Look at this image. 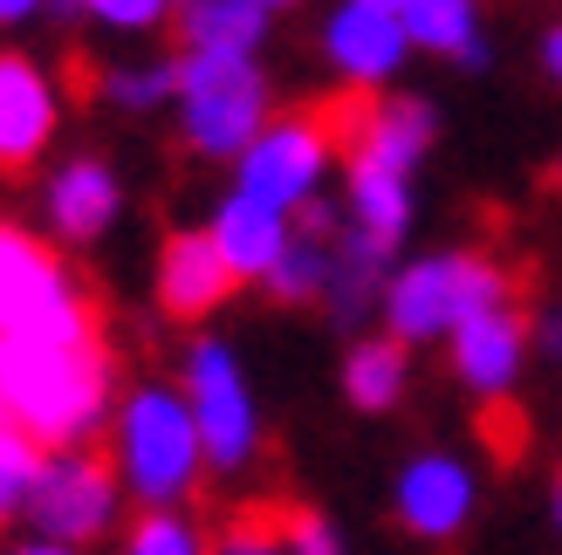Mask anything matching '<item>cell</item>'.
Masks as SVG:
<instances>
[{"label": "cell", "instance_id": "83f0119b", "mask_svg": "<svg viewBox=\"0 0 562 555\" xmlns=\"http://www.w3.org/2000/svg\"><path fill=\"white\" fill-rule=\"evenodd\" d=\"M42 0H0V21H21V14H35Z\"/></svg>", "mask_w": 562, "mask_h": 555}, {"label": "cell", "instance_id": "44dd1931", "mask_svg": "<svg viewBox=\"0 0 562 555\" xmlns=\"http://www.w3.org/2000/svg\"><path fill=\"white\" fill-rule=\"evenodd\" d=\"M398 21H405V42H426V48H446V55L473 48V0H412Z\"/></svg>", "mask_w": 562, "mask_h": 555}, {"label": "cell", "instance_id": "d4e9b609", "mask_svg": "<svg viewBox=\"0 0 562 555\" xmlns=\"http://www.w3.org/2000/svg\"><path fill=\"white\" fill-rule=\"evenodd\" d=\"M131 555H200V548H192V535L179 529L172 514H158V508H151V514L131 529Z\"/></svg>", "mask_w": 562, "mask_h": 555}, {"label": "cell", "instance_id": "cb8c5ba5", "mask_svg": "<svg viewBox=\"0 0 562 555\" xmlns=\"http://www.w3.org/2000/svg\"><path fill=\"white\" fill-rule=\"evenodd\" d=\"M323 268H329V261H323V247H316V240H302V247H289V254L274 261L268 282H274V295H281V302H302V295H316Z\"/></svg>", "mask_w": 562, "mask_h": 555}, {"label": "cell", "instance_id": "2e32d148", "mask_svg": "<svg viewBox=\"0 0 562 555\" xmlns=\"http://www.w3.org/2000/svg\"><path fill=\"white\" fill-rule=\"evenodd\" d=\"M350 200L363 213V247L384 254V247L405 234V179L384 172V165H371V158H357L350 165Z\"/></svg>", "mask_w": 562, "mask_h": 555}, {"label": "cell", "instance_id": "603a6c76", "mask_svg": "<svg viewBox=\"0 0 562 555\" xmlns=\"http://www.w3.org/2000/svg\"><path fill=\"white\" fill-rule=\"evenodd\" d=\"M481 439H487V453H494L501 466H515V460L528 453V419H521V405L487 398V405H481Z\"/></svg>", "mask_w": 562, "mask_h": 555}, {"label": "cell", "instance_id": "277c9868", "mask_svg": "<svg viewBox=\"0 0 562 555\" xmlns=\"http://www.w3.org/2000/svg\"><path fill=\"white\" fill-rule=\"evenodd\" d=\"M323 158H336L329 137H323V117H316V110H302V117L274 124L268 137H255V145H247V158H240V200L281 213L289 200H302V192L316 185Z\"/></svg>", "mask_w": 562, "mask_h": 555}, {"label": "cell", "instance_id": "8992f818", "mask_svg": "<svg viewBox=\"0 0 562 555\" xmlns=\"http://www.w3.org/2000/svg\"><path fill=\"white\" fill-rule=\"evenodd\" d=\"M192 426H200V453L220 466H240L255 446V411H247L240 371L220 343L192 350Z\"/></svg>", "mask_w": 562, "mask_h": 555}, {"label": "cell", "instance_id": "f1b7e54d", "mask_svg": "<svg viewBox=\"0 0 562 555\" xmlns=\"http://www.w3.org/2000/svg\"><path fill=\"white\" fill-rule=\"evenodd\" d=\"M549 76L562 82V27H555V35H549Z\"/></svg>", "mask_w": 562, "mask_h": 555}, {"label": "cell", "instance_id": "d6a6232c", "mask_svg": "<svg viewBox=\"0 0 562 555\" xmlns=\"http://www.w3.org/2000/svg\"><path fill=\"white\" fill-rule=\"evenodd\" d=\"M555 350H562V322H555Z\"/></svg>", "mask_w": 562, "mask_h": 555}, {"label": "cell", "instance_id": "f546056e", "mask_svg": "<svg viewBox=\"0 0 562 555\" xmlns=\"http://www.w3.org/2000/svg\"><path fill=\"white\" fill-rule=\"evenodd\" d=\"M363 8H384V14H405L412 0H363Z\"/></svg>", "mask_w": 562, "mask_h": 555}, {"label": "cell", "instance_id": "7c38bea8", "mask_svg": "<svg viewBox=\"0 0 562 555\" xmlns=\"http://www.w3.org/2000/svg\"><path fill=\"white\" fill-rule=\"evenodd\" d=\"M391 322H398V337H432L446 322L460 329V254L453 261H418L412 274H398Z\"/></svg>", "mask_w": 562, "mask_h": 555}, {"label": "cell", "instance_id": "ffe728a7", "mask_svg": "<svg viewBox=\"0 0 562 555\" xmlns=\"http://www.w3.org/2000/svg\"><path fill=\"white\" fill-rule=\"evenodd\" d=\"M344 384H350V398H357L363 411H384L391 398H398V384H405V350H398V337L363 343V350L350 356Z\"/></svg>", "mask_w": 562, "mask_h": 555}, {"label": "cell", "instance_id": "ba28073f", "mask_svg": "<svg viewBox=\"0 0 562 555\" xmlns=\"http://www.w3.org/2000/svg\"><path fill=\"white\" fill-rule=\"evenodd\" d=\"M55 131V97L27 55H0V172H27Z\"/></svg>", "mask_w": 562, "mask_h": 555}, {"label": "cell", "instance_id": "6da1fadb", "mask_svg": "<svg viewBox=\"0 0 562 555\" xmlns=\"http://www.w3.org/2000/svg\"><path fill=\"white\" fill-rule=\"evenodd\" d=\"M103 384H110L103 322L82 288H69L27 329L0 337V426H14L35 446H69L97 419Z\"/></svg>", "mask_w": 562, "mask_h": 555}, {"label": "cell", "instance_id": "7a4b0ae2", "mask_svg": "<svg viewBox=\"0 0 562 555\" xmlns=\"http://www.w3.org/2000/svg\"><path fill=\"white\" fill-rule=\"evenodd\" d=\"M179 90H186V131L200 151L234 158L255 145V131L268 117V90L247 55H192L179 69Z\"/></svg>", "mask_w": 562, "mask_h": 555}, {"label": "cell", "instance_id": "836d02e7", "mask_svg": "<svg viewBox=\"0 0 562 555\" xmlns=\"http://www.w3.org/2000/svg\"><path fill=\"white\" fill-rule=\"evenodd\" d=\"M255 8H268V0H255Z\"/></svg>", "mask_w": 562, "mask_h": 555}, {"label": "cell", "instance_id": "30bf717a", "mask_svg": "<svg viewBox=\"0 0 562 555\" xmlns=\"http://www.w3.org/2000/svg\"><path fill=\"white\" fill-rule=\"evenodd\" d=\"M521 337H528V322H521L515 302H501V309L460 322L453 329V364H460V377L473 384V392L501 398V392H508V377H515V364H521Z\"/></svg>", "mask_w": 562, "mask_h": 555}, {"label": "cell", "instance_id": "4dcf8cb0", "mask_svg": "<svg viewBox=\"0 0 562 555\" xmlns=\"http://www.w3.org/2000/svg\"><path fill=\"white\" fill-rule=\"evenodd\" d=\"M21 555H69L63 542H42V548H21Z\"/></svg>", "mask_w": 562, "mask_h": 555}, {"label": "cell", "instance_id": "8fae6325", "mask_svg": "<svg viewBox=\"0 0 562 555\" xmlns=\"http://www.w3.org/2000/svg\"><path fill=\"white\" fill-rule=\"evenodd\" d=\"M467 474L453 460H412L398 480V529L426 535V542H453L467 521Z\"/></svg>", "mask_w": 562, "mask_h": 555}, {"label": "cell", "instance_id": "e0dca14e", "mask_svg": "<svg viewBox=\"0 0 562 555\" xmlns=\"http://www.w3.org/2000/svg\"><path fill=\"white\" fill-rule=\"evenodd\" d=\"M295 508H302V501H247V508H234V521L220 529L213 555H295V548H289Z\"/></svg>", "mask_w": 562, "mask_h": 555}, {"label": "cell", "instance_id": "484cf974", "mask_svg": "<svg viewBox=\"0 0 562 555\" xmlns=\"http://www.w3.org/2000/svg\"><path fill=\"white\" fill-rule=\"evenodd\" d=\"M82 8L103 14V21H117V27H151V21H165L172 0H82Z\"/></svg>", "mask_w": 562, "mask_h": 555}, {"label": "cell", "instance_id": "4fadbf2b", "mask_svg": "<svg viewBox=\"0 0 562 555\" xmlns=\"http://www.w3.org/2000/svg\"><path fill=\"white\" fill-rule=\"evenodd\" d=\"M329 48H336V63H344L350 76L371 82V76H384V69L405 55V21L384 14V8H363V0H350V8L329 21Z\"/></svg>", "mask_w": 562, "mask_h": 555}, {"label": "cell", "instance_id": "d6986e66", "mask_svg": "<svg viewBox=\"0 0 562 555\" xmlns=\"http://www.w3.org/2000/svg\"><path fill=\"white\" fill-rule=\"evenodd\" d=\"M426 137H432V110L426 103H384L378 124H371V145H363L357 158H371V165H384V172L405 179V165L426 151Z\"/></svg>", "mask_w": 562, "mask_h": 555}, {"label": "cell", "instance_id": "5bb4252c", "mask_svg": "<svg viewBox=\"0 0 562 555\" xmlns=\"http://www.w3.org/2000/svg\"><path fill=\"white\" fill-rule=\"evenodd\" d=\"M213 247L247 282V274H274V261L289 254V234H281V213H268L255 200H227V213H220V227H213Z\"/></svg>", "mask_w": 562, "mask_h": 555}, {"label": "cell", "instance_id": "9a60e30c", "mask_svg": "<svg viewBox=\"0 0 562 555\" xmlns=\"http://www.w3.org/2000/svg\"><path fill=\"white\" fill-rule=\"evenodd\" d=\"M110 213H117V179H110L97 158H82V165H69V172L55 179V227H63L69 240L103 234Z\"/></svg>", "mask_w": 562, "mask_h": 555}, {"label": "cell", "instance_id": "52a82bcc", "mask_svg": "<svg viewBox=\"0 0 562 555\" xmlns=\"http://www.w3.org/2000/svg\"><path fill=\"white\" fill-rule=\"evenodd\" d=\"M234 288H240V274L213 247V234H172V240H165V261H158V302H165V316L192 322V316L220 309Z\"/></svg>", "mask_w": 562, "mask_h": 555}, {"label": "cell", "instance_id": "7402d4cb", "mask_svg": "<svg viewBox=\"0 0 562 555\" xmlns=\"http://www.w3.org/2000/svg\"><path fill=\"white\" fill-rule=\"evenodd\" d=\"M42 446L35 439H21L14 426H0V521H8L27 494H35V480H42Z\"/></svg>", "mask_w": 562, "mask_h": 555}, {"label": "cell", "instance_id": "5b68a950", "mask_svg": "<svg viewBox=\"0 0 562 555\" xmlns=\"http://www.w3.org/2000/svg\"><path fill=\"white\" fill-rule=\"evenodd\" d=\"M35 521L55 535V542H82V535H97L103 521H110V501H117V466H110V453H76V460H48L42 466V480H35Z\"/></svg>", "mask_w": 562, "mask_h": 555}, {"label": "cell", "instance_id": "3957f363", "mask_svg": "<svg viewBox=\"0 0 562 555\" xmlns=\"http://www.w3.org/2000/svg\"><path fill=\"white\" fill-rule=\"evenodd\" d=\"M124 466L145 501H172L192 487V466H200V426H192V405L145 392L124 411Z\"/></svg>", "mask_w": 562, "mask_h": 555}, {"label": "cell", "instance_id": "1f68e13d", "mask_svg": "<svg viewBox=\"0 0 562 555\" xmlns=\"http://www.w3.org/2000/svg\"><path fill=\"white\" fill-rule=\"evenodd\" d=\"M555 508H562V474H555Z\"/></svg>", "mask_w": 562, "mask_h": 555}, {"label": "cell", "instance_id": "9c48e42d", "mask_svg": "<svg viewBox=\"0 0 562 555\" xmlns=\"http://www.w3.org/2000/svg\"><path fill=\"white\" fill-rule=\"evenodd\" d=\"M63 295H69V274L55 268L48 247L14 234V227H0V337L27 329L42 309H55Z\"/></svg>", "mask_w": 562, "mask_h": 555}, {"label": "cell", "instance_id": "ac0fdd59", "mask_svg": "<svg viewBox=\"0 0 562 555\" xmlns=\"http://www.w3.org/2000/svg\"><path fill=\"white\" fill-rule=\"evenodd\" d=\"M186 35H192V55H247L261 42V8L255 0H200L186 14Z\"/></svg>", "mask_w": 562, "mask_h": 555}, {"label": "cell", "instance_id": "4316f807", "mask_svg": "<svg viewBox=\"0 0 562 555\" xmlns=\"http://www.w3.org/2000/svg\"><path fill=\"white\" fill-rule=\"evenodd\" d=\"M289 548H295V555H336V542H329V529H323L316 508H295V535H289Z\"/></svg>", "mask_w": 562, "mask_h": 555}]
</instances>
